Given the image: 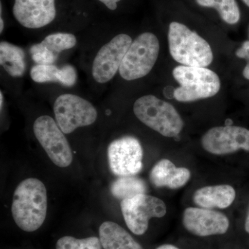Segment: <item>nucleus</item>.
I'll return each instance as SVG.
<instances>
[{
  "label": "nucleus",
  "instance_id": "12",
  "mask_svg": "<svg viewBox=\"0 0 249 249\" xmlns=\"http://www.w3.org/2000/svg\"><path fill=\"white\" fill-rule=\"evenodd\" d=\"M183 224L188 232L199 237L223 235L230 222L225 214L213 209L189 207L183 214Z\"/></svg>",
  "mask_w": 249,
  "mask_h": 249
},
{
  "label": "nucleus",
  "instance_id": "18",
  "mask_svg": "<svg viewBox=\"0 0 249 249\" xmlns=\"http://www.w3.org/2000/svg\"><path fill=\"white\" fill-rule=\"evenodd\" d=\"M103 249H143L124 228L113 222H105L99 228Z\"/></svg>",
  "mask_w": 249,
  "mask_h": 249
},
{
  "label": "nucleus",
  "instance_id": "21",
  "mask_svg": "<svg viewBox=\"0 0 249 249\" xmlns=\"http://www.w3.org/2000/svg\"><path fill=\"white\" fill-rule=\"evenodd\" d=\"M203 7L214 8L221 18L229 24H235L240 19V11L235 0H196Z\"/></svg>",
  "mask_w": 249,
  "mask_h": 249
},
{
  "label": "nucleus",
  "instance_id": "28",
  "mask_svg": "<svg viewBox=\"0 0 249 249\" xmlns=\"http://www.w3.org/2000/svg\"><path fill=\"white\" fill-rule=\"evenodd\" d=\"M4 20H3L2 17L0 18V33H2L3 30H4Z\"/></svg>",
  "mask_w": 249,
  "mask_h": 249
},
{
  "label": "nucleus",
  "instance_id": "30",
  "mask_svg": "<svg viewBox=\"0 0 249 249\" xmlns=\"http://www.w3.org/2000/svg\"><path fill=\"white\" fill-rule=\"evenodd\" d=\"M242 1H243L244 3H245V4L249 7V0H242Z\"/></svg>",
  "mask_w": 249,
  "mask_h": 249
},
{
  "label": "nucleus",
  "instance_id": "4",
  "mask_svg": "<svg viewBox=\"0 0 249 249\" xmlns=\"http://www.w3.org/2000/svg\"><path fill=\"white\" fill-rule=\"evenodd\" d=\"M173 77L180 86L173 96L179 102H193L215 96L221 88L220 79L215 72L206 67L178 66Z\"/></svg>",
  "mask_w": 249,
  "mask_h": 249
},
{
  "label": "nucleus",
  "instance_id": "17",
  "mask_svg": "<svg viewBox=\"0 0 249 249\" xmlns=\"http://www.w3.org/2000/svg\"><path fill=\"white\" fill-rule=\"evenodd\" d=\"M30 76L36 83H59L67 88L74 86L78 79L76 68L71 65L62 67L55 65H36L31 68Z\"/></svg>",
  "mask_w": 249,
  "mask_h": 249
},
{
  "label": "nucleus",
  "instance_id": "10",
  "mask_svg": "<svg viewBox=\"0 0 249 249\" xmlns=\"http://www.w3.org/2000/svg\"><path fill=\"white\" fill-rule=\"evenodd\" d=\"M132 42L130 36L121 34L99 49L91 66V73L96 83L105 84L115 76Z\"/></svg>",
  "mask_w": 249,
  "mask_h": 249
},
{
  "label": "nucleus",
  "instance_id": "22",
  "mask_svg": "<svg viewBox=\"0 0 249 249\" xmlns=\"http://www.w3.org/2000/svg\"><path fill=\"white\" fill-rule=\"evenodd\" d=\"M100 239L89 237L84 239H77L71 236H64L59 239L56 243V249H101Z\"/></svg>",
  "mask_w": 249,
  "mask_h": 249
},
{
  "label": "nucleus",
  "instance_id": "23",
  "mask_svg": "<svg viewBox=\"0 0 249 249\" xmlns=\"http://www.w3.org/2000/svg\"><path fill=\"white\" fill-rule=\"evenodd\" d=\"M235 54L238 58L249 60V40L244 42L242 47L236 51Z\"/></svg>",
  "mask_w": 249,
  "mask_h": 249
},
{
  "label": "nucleus",
  "instance_id": "9",
  "mask_svg": "<svg viewBox=\"0 0 249 249\" xmlns=\"http://www.w3.org/2000/svg\"><path fill=\"white\" fill-rule=\"evenodd\" d=\"M143 151L137 138L125 136L113 141L107 149L111 173L118 177L135 176L142 168Z\"/></svg>",
  "mask_w": 249,
  "mask_h": 249
},
{
  "label": "nucleus",
  "instance_id": "27",
  "mask_svg": "<svg viewBox=\"0 0 249 249\" xmlns=\"http://www.w3.org/2000/svg\"><path fill=\"white\" fill-rule=\"evenodd\" d=\"M245 230L249 234V207L245 220Z\"/></svg>",
  "mask_w": 249,
  "mask_h": 249
},
{
  "label": "nucleus",
  "instance_id": "8",
  "mask_svg": "<svg viewBox=\"0 0 249 249\" xmlns=\"http://www.w3.org/2000/svg\"><path fill=\"white\" fill-rule=\"evenodd\" d=\"M34 132L54 164L60 168L71 165L73 155L70 143L53 118L47 115L37 118L34 122Z\"/></svg>",
  "mask_w": 249,
  "mask_h": 249
},
{
  "label": "nucleus",
  "instance_id": "6",
  "mask_svg": "<svg viewBox=\"0 0 249 249\" xmlns=\"http://www.w3.org/2000/svg\"><path fill=\"white\" fill-rule=\"evenodd\" d=\"M55 120L64 134L94 124L98 112L88 100L72 93L60 95L53 105Z\"/></svg>",
  "mask_w": 249,
  "mask_h": 249
},
{
  "label": "nucleus",
  "instance_id": "11",
  "mask_svg": "<svg viewBox=\"0 0 249 249\" xmlns=\"http://www.w3.org/2000/svg\"><path fill=\"white\" fill-rule=\"evenodd\" d=\"M206 152L225 155L240 150L249 152V129L240 126L227 125L210 129L201 138Z\"/></svg>",
  "mask_w": 249,
  "mask_h": 249
},
{
  "label": "nucleus",
  "instance_id": "19",
  "mask_svg": "<svg viewBox=\"0 0 249 249\" xmlns=\"http://www.w3.org/2000/svg\"><path fill=\"white\" fill-rule=\"evenodd\" d=\"M0 65L10 76L22 78L27 69L24 49L2 41L0 43Z\"/></svg>",
  "mask_w": 249,
  "mask_h": 249
},
{
  "label": "nucleus",
  "instance_id": "13",
  "mask_svg": "<svg viewBox=\"0 0 249 249\" xmlns=\"http://www.w3.org/2000/svg\"><path fill=\"white\" fill-rule=\"evenodd\" d=\"M12 11L17 22L29 29L48 26L57 16L55 0H15Z\"/></svg>",
  "mask_w": 249,
  "mask_h": 249
},
{
  "label": "nucleus",
  "instance_id": "26",
  "mask_svg": "<svg viewBox=\"0 0 249 249\" xmlns=\"http://www.w3.org/2000/svg\"><path fill=\"white\" fill-rule=\"evenodd\" d=\"M243 73V76L246 79L249 80V62L244 69L243 73Z\"/></svg>",
  "mask_w": 249,
  "mask_h": 249
},
{
  "label": "nucleus",
  "instance_id": "14",
  "mask_svg": "<svg viewBox=\"0 0 249 249\" xmlns=\"http://www.w3.org/2000/svg\"><path fill=\"white\" fill-rule=\"evenodd\" d=\"M76 36L67 33H55L45 37L42 42L29 49L31 58L36 65H54L59 54L76 45Z\"/></svg>",
  "mask_w": 249,
  "mask_h": 249
},
{
  "label": "nucleus",
  "instance_id": "25",
  "mask_svg": "<svg viewBox=\"0 0 249 249\" xmlns=\"http://www.w3.org/2000/svg\"><path fill=\"white\" fill-rule=\"evenodd\" d=\"M156 249H179L178 248V247H175V246L172 245H163L160 246L158 248Z\"/></svg>",
  "mask_w": 249,
  "mask_h": 249
},
{
  "label": "nucleus",
  "instance_id": "7",
  "mask_svg": "<svg viewBox=\"0 0 249 249\" xmlns=\"http://www.w3.org/2000/svg\"><path fill=\"white\" fill-rule=\"evenodd\" d=\"M121 209L126 225L137 235H143L147 231L149 221L152 218H161L167 213L164 201L146 194L121 201Z\"/></svg>",
  "mask_w": 249,
  "mask_h": 249
},
{
  "label": "nucleus",
  "instance_id": "15",
  "mask_svg": "<svg viewBox=\"0 0 249 249\" xmlns=\"http://www.w3.org/2000/svg\"><path fill=\"white\" fill-rule=\"evenodd\" d=\"M191 173L184 167H177L173 162L163 159L157 162L151 170L150 179L157 188L167 187L178 189L184 186L191 178Z\"/></svg>",
  "mask_w": 249,
  "mask_h": 249
},
{
  "label": "nucleus",
  "instance_id": "16",
  "mask_svg": "<svg viewBox=\"0 0 249 249\" xmlns=\"http://www.w3.org/2000/svg\"><path fill=\"white\" fill-rule=\"evenodd\" d=\"M236 192L233 187L227 184L214 185L199 188L193 195V201L204 209H225L235 201Z\"/></svg>",
  "mask_w": 249,
  "mask_h": 249
},
{
  "label": "nucleus",
  "instance_id": "24",
  "mask_svg": "<svg viewBox=\"0 0 249 249\" xmlns=\"http://www.w3.org/2000/svg\"><path fill=\"white\" fill-rule=\"evenodd\" d=\"M98 1L104 4L108 9L114 11L117 9L118 3L121 0H98Z\"/></svg>",
  "mask_w": 249,
  "mask_h": 249
},
{
  "label": "nucleus",
  "instance_id": "2",
  "mask_svg": "<svg viewBox=\"0 0 249 249\" xmlns=\"http://www.w3.org/2000/svg\"><path fill=\"white\" fill-rule=\"evenodd\" d=\"M170 53L183 66L206 67L213 60L209 44L184 24L173 22L168 31Z\"/></svg>",
  "mask_w": 249,
  "mask_h": 249
},
{
  "label": "nucleus",
  "instance_id": "3",
  "mask_svg": "<svg viewBox=\"0 0 249 249\" xmlns=\"http://www.w3.org/2000/svg\"><path fill=\"white\" fill-rule=\"evenodd\" d=\"M133 111L141 122L163 137H178L184 126L182 118L173 105L153 95L138 98Z\"/></svg>",
  "mask_w": 249,
  "mask_h": 249
},
{
  "label": "nucleus",
  "instance_id": "29",
  "mask_svg": "<svg viewBox=\"0 0 249 249\" xmlns=\"http://www.w3.org/2000/svg\"><path fill=\"white\" fill-rule=\"evenodd\" d=\"M3 103H4V96H3L2 91H0V107L1 110L2 109Z\"/></svg>",
  "mask_w": 249,
  "mask_h": 249
},
{
  "label": "nucleus",
  "instance_id": "20",
  "mask_svg": "<svg viewBox=\"0 0 249 249\" xmlns=\"http://www.w3.org/2000/svg\"><path fill=\"white\" fill-rule=\"evenodd\" d=\"M111 195L123 201L138 195L145 194L147 191L146 183L136 176L119 177L111 185Z\"/></svg>",
  "mask_w": 249,
  "mask_h": 249
},
{
  "label": "nucleus",
  "instance_id": "1",
  "mask_svg": "<svg viewBox=\"0 0 249 249\" xmlns=\"http://www.w3.org/2000/svg\"><path fill=\"white\" fill-rule=\"evenodd\" d=\"M13 218L19 229L34 232L45 221L47 211V190L44 183L36 178H29L19 183L15 191Z\"/></svg>",
  "mask_w": 249,
  "mask_h": 249
},
{
  "label": "nucleus",
  "instance_id": "5",
  "mask_svg": "<svg viewBox=\"0 0 249 249\" xmlns=\"http://www.w3.org/2000/svg\"><path fill=\"white\" fill-rule=\"evenodd\" d=\"M160 45L155 34L145 32L132 42L121 62L119 73L127 81L147 76L155 66Z\"/></svg>",
  "mask_w": 249,
  "mask_h": 249
}]
</instances>
